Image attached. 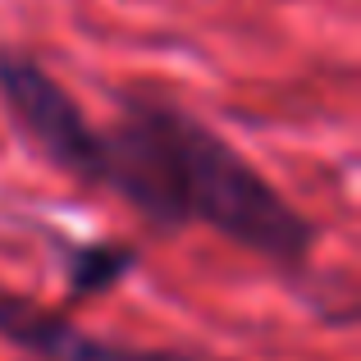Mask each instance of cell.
<instances>
[{
	"label": "cell",
	"instance_id": "6da1fadb",
	"mask_svg": "<svg viewBox=\"0 0 361 361\" xmlns=\"http://www.w3.org/2000/svg\"><path fill=\"white\" fill-rule=\"evenodd\" d=\"M101 188L119 192L156 229L206 224L243 252L298 270L316 247V224L192 110L156 97H128L101 128Z\"/></svg>",
	"mask_w": 361,
	"mask_h": 361
},
{
	"label": "cell",
	"instance_id": "7a4b0ae2",
	"mask_svg": "<svg viewBox=\"0 0 361 361\" xmlns=\"http://www.w3.org/2000/svg\"><path fill=\"white\" fill-rule=\"evenodd\" d=\"M0 106L42 160H51L60 174L78 183L101 188L106 137L42 60L14 46H0Z\"/></svg>",
	"mask_w": 361,
	"mask_h": 361
},
{
	"label": "cell",
	"instance_id": "3957f363",
	"mask_svg": "<svg viewBox=\"0 0 361 361\" xmlns=\"http://www.w3.org/2000/svg\"><path fill=\"white\" fill-rule=\"evenodd\" d=\"M0 338L42 361H183L178 353H156V348H123L92 338L78 329L64 311H51L23 293L0 288Z\"/></svg>",
	"mask_w": 361,
	"mask_h": 361
},
{
	"label": "cell",
	"instance_id": "277c9868",
	"mask_svg": "<svg viewBox=\"0 0 361 361\" xmlns=\"http://www.w3.org/2000/svg\"><path fill=\"white\" fill-rule=\"evenodd\" d=\"M133 270H137V247L128 243H82L69 247V256H64L73 298H97V293L119 288Z\"/></svg>",
	"mask_w": 361,
	"mask_h": 361
}]
</instances>
